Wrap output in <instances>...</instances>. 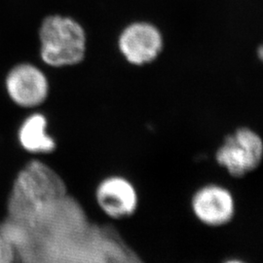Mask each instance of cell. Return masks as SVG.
Wrapping results in <instances>:
<instances>
[{
  "instance_id": "5b68a950",
  "label": "cell",
  "mask_w": 263,
  "mask_h": 263,
  "mask_svg": "<svg viewBox=\"0 0 263 263\" xmlns=\"http://www.w3.org/2000/svg\"><path fill=\"white\" fill-rule=\"evenodd\" d=\"M96 202L113 219L129 217L139 207V194L131 181L122 176L103 179L95 190Z\"/></svg>"
},
{
  "instance_id": "7a4b0ae2",
  "label": "cell",
  "mask_w": 263,
  "mask_h": 263,
  "mask_svg": "<svg viewBox=\"0 0 263 263\" xmlns=\"http://www.w3.org/2000/svg\"><path fill=\"white\" fill-rule=\"evenodd\" d=\"M40 40L41 57L50 66L76 65L84 58V29L72 19L61 16L48 17L40 29Z\"/></svg>"
},
{
  "instance_id": "52a82bcc",
  "label": "cell",
  "mask_w": 263,
  "mask_h": 263,
  "mask_svg": "<svg viewBox=\"0 0 263 263\" xmlns=\"http://www.w3.org/2000/svg\"><path fill=\"white\" fill-rule=\"evenodd\" d=\"M7 90L16 104L26 107L36 106L47 97V79L35 66L21 65L10 72Z\"/></svg>"
},
{
  "instance_id": "ba28073f",
  "label": "cell",
  "mask_w": 263,
  "mask_h": 263,
  "mask_svg": "<svg viewBox=\"0 0 263 263\" xmlns=\"http://www.w3.org/2000/svg\"><path fill=\"white\" fill-rule=\"evenodd\" d=\"M47 121L41 114H33L23 124L20 130V141L30 152L49 153L55 149L56 143L46 133Z\"/></svg>"
},
{
  "instance_id": "30bf717a",
  "label": "cell",
  "mask_w": 263,
  "mask_h": 263,
  "mask_svg": "<svg viewBox=\"0 0 263 263\" xmlns=\"http://www.w3.org/2000/svg\"><path fill=\"white\" fill-rule=\"evenodd\" d=\"M223 263H247L244 262L243 260H240V259H237V258H232V259H228Z\"/></svg>"
},
{
  "instance_id": "6da1fadb",
  "label": "cell",
  "mask_w": 263,
  "mask_h": 263,
  "mask_svg": "<svg viewBox=\"0 0 263 263\" xmlns=\"http://www.w3.org/2000/svg\"><path fill=\"white\" fill-rule=\"evenodd\" d=\"M61 185L43 164L31 162L16 179L8 202V217L23 219L62 199Z\"/></svg>"
},
{
  "instance_id": "277c9868",
  "label": "cell",
  "mask_w": 263,
  "mask_h": 263,
  "mask_svg": "<svg viewBox=\"0 0 263 263\" xmlns=\"http://www.w3.org/2000/svg\"><path fill=\"white\" fill-rule=\"evenodd\" d=\"M235 200L229 189L218 184L199 188L191 199V209L198 220L208 227H221L235 215Z\"/></svg>"
},
{
  "instance_id": "9c48e42d",
  "label": "cell",
  "mask_w": 263,
  "mask_h": 263,
  "mask_svg": "<svg viewBox=\"0 0 263 263\" xmlns=\"http://www.w3.org/2000/svg\"><path fill=\"white\" fill-rule=\"evenodd\" d=\"M17 262L16 251L0 228V263Z\"/></svg>"
},
{
  "instance_id": "8992f818",
  "label": "cell",
  "mask_w": 263,
  "mask_h": 263,
  "mask_svg": "<svg viewBox=\"0 0 263 263\" xmlns=\"http://www.w3.org/2000/svg\"><path fill=\"white\" fill-rule=\"evenodd\" d=\"M163 39L159 30L147 23H135L125 28L119 38L123 55L133 65L147 64L159 55Z\"/></svg>"
},
{
  "instance_id": "3957f363",
  "label": "cell",
  "mask_w": 263,
  "mask_h": 263,
  "mask_svg": "<svg viewBox=\"0 0 263 263\" xmlns=\"http://www.w3.org/2000/svg\"><path fill=\"white\" fill-rule=\"evenodd\" d=\"M263 142L255 132L241 128L226 138L217 148V165L234 178H242L254 172L261 164Z\"/></svg>"
}]
</instances>
